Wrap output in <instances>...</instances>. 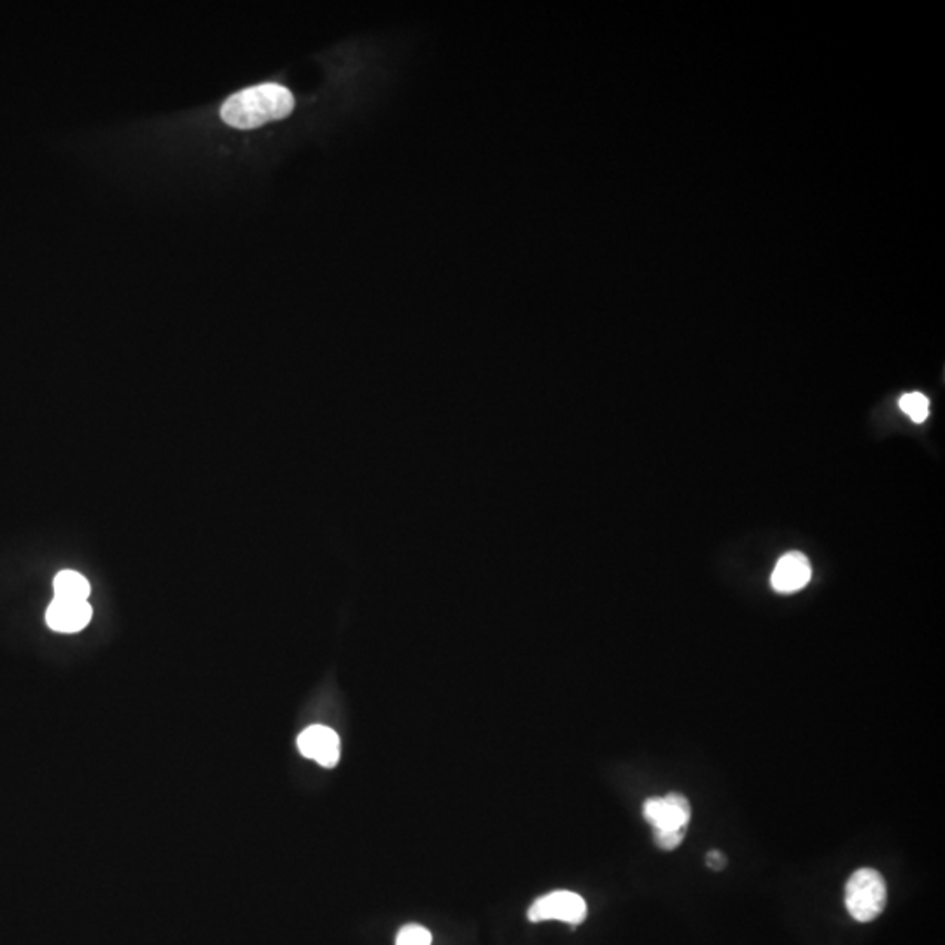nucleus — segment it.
<instances>
[{
	"instance_id": "9",
	"label": "nucleus",
	"mask_w": 945,
	"mask_h": 945,
	"mask_svg": "<svg viewBox=\"0 0 945 945\" xmlns=\"http://www.w3.org/2000/svg\"><path fill=\"white\" fill-rule=\"evenodd\" d=\"M898 405H901L905 416L913 420V422H925L926 417H928L929 401L921 392H908V395L902 396L901 404Z\"/></svg>"
},
{
	"instance_id": "5",
	"label": "nucleus",
	"mask_w": 945,
	"mask_h": 945,
	"mask_svg": "<svg viewBox=\"0 0 945 945\" xmlns=\"http://www.w3.org/2000/svg\"><path fill=\"white\" fill-rule=\"evenodd\" d=\"M298 749L305 758L317 762L326 769H331L340 760V739L337 732L325 725L305 728L298 737Z\"/></svg>"
},
{
	"instance_id": "3",
	"label": "nucleus",
	"mask_w": 945,
	"mask_h": 945,
	"mask_svg": "<svg viewBox=\"0 0 945 945\" xmlns=\"http://www.w3.org/2000/svg\"><path fill=\"white\" fill-rule=\"evenodd\" d=\"M587 904L578 893L554 892L541 896L530 905L529 917L533 923L541 921H563L567 925H580L587 917Z\"/></svg>"
},
{
	"instance_id": "4",
	"label": "nucleus",
	"mask_w": 945,
	"mask_h": 945,
	"mask_svg": "<svg viewBox=\"0 0 945 945\" xmlns=\"http://www.w3.org/2000/svg\"><path fill=\"white\" fill-rule=\"evenodd\" d=\"M643 814L654 830H685L690 822V802L679 794L648 798Z\"/></svg>"
},
{
	"instance_id": "12",
	"label": "nucleus",
	"mask_w": 945,
	"mask_h": 945,
	"mask_svg": "<svg viewBox=\"0 0 945 945\" xmlns=\"http://www.w3.org/2000/svg\"><path fill=\"white\" fill-rule=\"evenodd\" d=\"M707 865L709 867L715 868V871H719V868H724L725 858L722 856L719 850H712L709 855H707Z\"/></svg>"
},
{
	"instance_id": "8",
	"label": "nucleus",
	"mask_w": 945,
	"mask_h": 945,
	"mask_svg": "<svg viewBox=\"0 0 945 945\" xmlns=\"http://www.w3.org/2000/svg\"><path fill=\"white\" fill-rule=\"evenodd\" d=\"M54 597L70 600H87L90 596V584L84 576L76 571H60L54 578Z\"/></svg>"
},
{
	"instance_id": "10",
	"label": "nucleus",
	"mask_w": 945,
	"mask_h": 945,
	"mask_svg": "<svg viewBox=\"0 0 945 945\" xmlns=\"http://www.w3.org/2000/svg\"><path fill=\"white\" fill-rule=\"evenodd\" d=\"M396 945H432L431 933L420 925H407L399 929Z\"/></svg>"
},
{
	"instance_id": "7",
	"label": "nucleus",
	"mask_w": 945,
	"mask_h": 945,
	"mask_svg": "<svg viewBox=\"0 0 945 945\" xmlns=\"http://www.w3.org/2000/svg\"><path fill=\"white\" fill-rule=\"evenodd\" d=\"M91 606L88 600H70L54 597L51 600L50 608L46 611V621L50 625V629L57 633H79L90 624Z\"/></svg>"
},
{
	"instance_id": "2",
	"label": "nucleus",
	"mask_w": 945,
	"mask_h": 945,
	"mask_svg": "<svg viewBox=\"0 0 945 945\" xmlns=\"http://www.w3.org/2000/svg\"><path fill=\"white\" fill-rule=\"evenodd\" d=\"M886 883L874 868H859L846 884V907L850 917L859 923H871L886 907Z\"/></svg>"
},
{
	"instance_id": "11",
	"label": "nucleus",
	"mask_w": 945,
	"mask_h": 945,
	"mask_svg": "<svg viewBox=\"0 0 945 945\" xmlns=\"http://www.w3.org/2000/svg\"><path fill=\"white\" fill-rule=\"evenodd\" d=\"M685 830H655V844L662 849L673 850L683 843Z\"/></svg>"
},
{
	"instance_id": "6",
	"label": "nucleus",
	"mask_w": 945,
	"mask_h": 945,
	"mask_svg": "<svg viewBox=\"0 0 945 945\" xmlns=\"http://www.w3.org/2000/svg\"><path fill=\"white\" fill-rule=\"evenodd\" d=\"M813 569L806 555L792 551L783 555L774 567L770 585L779 594H794L802 590L810 581Z\"/></svg>"
},
{
	"instance_id": "1",
	"label": "nucleus",
	"mask_w": 945,
	"mask_h": 945,
	"mask_svg": "<svg viewBox=\"0 0 945 945\" xmlns=\"http://www.w3.org/2000/svg\"><path fill=\"white\" fill-rule=\"evenodd\" d=\"M292 109L295 97L288 88L265 82L231 94L222 106L221 118L230 127L251 130L288 118Z\"/></svg>"
}]
</instances>
